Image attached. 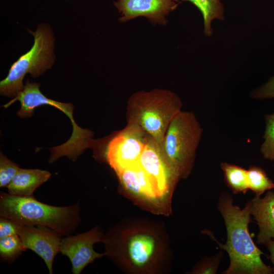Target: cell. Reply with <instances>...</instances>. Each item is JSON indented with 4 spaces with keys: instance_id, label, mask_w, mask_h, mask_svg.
Listing matches in <instances>:
<instances>
[{
    "instance_id": "obj_1",
    "label": "cell",
    "mask_w": 274,
    "mask_h": 274,
    "mask_svg": "<svg viewBox=\"0 0 274 274\" xmlns=\"http://www.w3.org/2000/svg\"><path fill=\"white\" fill-rule=\"evenodd\" d=\"M102 243L105 256L128 273H164L170 268L172 251L161 222L142 218L123 220L104 234Z\"/></svg>"
},
{
    "instance_id": "obj_2",
    "label": "cell",
    "mask_w": 274,
    "mask_h": 274,
    "mask_svg": "<svg viewBox=\"0 0 274 274\" xmlns=\"http://www.w3.org/2000/svg\"><path fill=\"white\" fill-rule=\"evenodd\" d=\"M217 207L223 218L227 232L224 245L217 242L228 253L230 263L223 274H272V267L261 259L264 255L253 242L249 231L252 222L249 202L241 209L233 204L232 195L225 192L219 196Z\"/></svg>"
},
{
    "instance_id": "obj_3",
    "label": "cell",
    "mask_w": 274,
    "mask_h": 274,
    "mask_svg": "<svg viewBox=\"0 0 274 274\" xmlns=\"http://www.w3.org/2000/svg\"><path fill=\"white\" fill-rule=\"evenodd\" d=\"M182 107L180 97L170 90L136 91L127 100L125 128L150 138L161 148L170 123Z\"/></svg>"
},
{
    "instance_id": "obj_4",
    "label": "cell",
    "mask_w": 274,
    "mask_h": 274,
    "mask_svg": "<svg viewBox=\"0 0 274 274\" xmlns=\"http://www.w3.org/2000/svg\"><path fill=\"white\" fill-rule=\"evenodd\" d=\"M79 200L66 207L49 205L34 196H19L1 192L0 216L22 226L42 225L67 236L74 233L81 221Z\"/></svg>"
},
{
    "instance_id": "obj_5",
    "label": "cell",
    "mask_w": 274,
    "mask_h": 274,
    "mask_svg": "<svg viewBox=\"0 0 274 274\" xmlns=\"http://www.w3.org/2000/svg\"><path fill=\"white\" fill-rule=\"evenodd\" d=\"M203 129L192 112L181 110L173 119L160 148L163 158L180 180L190 175Z\"/></svg>"
},
{
    "instance_id": "obj_6",
    "label": "cell",
    "mask_w": 274,
    "mask_h": 274,
    "mask_svg": "<svg viewBox=\"0 0 274 274\" xmlns=\"http://www.w3.org/2000/svg\"><path fill=\"white\" fill-rule=\"evenodd\" d=\"M40 86L39 83L29 82L28 79L22 90L2 107L6 109L15 101H19L21 107L17 115L22 118L31 117L34 114V110L43 105H50L61 111L70 119L73 132L67 142L54 147V151L59 157L66 156L75 161L86 149L90 148L93 132L89 129H83L77 124L73 118L74 106L72 104L61 102L47 97L40 91Z\"/></svg>"
},
{
    "instance_id": "obj_7",
    "label": "cell",
    "mask_w": 274,
    "mask_h": 274,
    "mask_svg": "<svg viewBox=\"0 0 274 274\" xmlns=\"http://www.w3.org/2000/svg\"><path fill=\"white\" fill-rule=\"evenodd\" d=\"M34 37L31 48L11 65L7 76L0 82V93L15 97L23 89V80L29 73L33 78L49 69L54 60V39L50 27L39 25L35 32L29 30Z\"/></svg>"
},
{
    "instance_id": "obj_8",
    "label": "cell",
    "mask_w": 274,
    "mask_h": 274,
    "mask_svg": "<svg viewBox=\"0 0 274 274\" xmlns=\"http://www.w3.org/2000/svg\"><path fill=\"white\" fill-rule=\"evenodd\" d=\"M120 191L134 202L156 214L168 215L172 212L159 197L151 179L139 163L116 174Z\"/></svg>"
},
{
    "instance_id": "obj_9",
    "label": "cell",
    "mask_w": 274,
    "mask_h": 274,
    "mask_svg": "<svg viewBox=\"0 0 274 274\" xmlns=\"http://www.w3.org/2000/svg\"><path fill=\"white\" fill-rule=\"evenodd\" d=\"M148 139L125 128L108 141L102 158L117 174L138 163Z\"/></svg>"
},
{
    "instance_id": "obj_10",
    "label": "cell",
    "mask_w": 274,
    "mask_h": 274,
    "mask_svg": "<svg viewBox=\"0 0 274 274\" xmlns=\"http://www.w3.org/2000/svg\"><path fill=\"white\" fill-rule=\"evenodd\" d=\"M138 163L151 179L159 197L171 209L173 193L180 179L165 162L159 146L150 138L147 139Z\"/></svg>"
},
{
    "instance_id": "obj_11",
    "label": "cell",
    "mask_w": 274,
    "mask_h": 274,
    "mask_svg": "<svg viewBox=\"0 0 274 274\" xmlns=\"http://www.w3.org/2000/svg\"><path fill=\"white\" fill-rule=\"evenodd\" d=\"M104 235L102 229L96 226L85 232L62 238L60 252L70 260L73 273L80 274L87 265L105 256L104 253H97L93 249L94 244L102 242Z\"/></svg>"
},
{
    "instance_id": "obj_12",
    "label": "cell",
    "mask_w": 274,
    "mask_h": 274,
    "mask_svg": "<svg viewBox=\"0 0 274 274\" xmlns=\"http://www.w3.org/2000/svg\"><path fill=\"white\" fill-rule=\"evenodd\" d=\"M182 0H116L114 6L119 14V21L126 22L139 17L147 18L153 24L165 25L167 16Z\"/></svg>"
},
{
    "instance_id": "obj_13",
    "label": "cell",
    "mask_w": 274,
    "mask_h": 274,
    "mask_svg": "<svg viewBox=\"0 0 274 274\" xmlns=\"http://www.w3.org/2000/svg\"><path fill=\"white\" fill-rule=\"evenodd\" d=\"M18 235L25 248L41 257L45 261L49 273H53L54 259L60 252L63 235L55 230L42 225L23 226Z\"/></svg>"
},
{
    "instance_id": "obj_14",
    "label": "cell",
    "mask_w": 274,
    "mask_h": 274,
    "mask_svg": "<svg viewBox=\"0 0 274 274\" xmlns=\"http://www.w3.org/2000/svg\"><path fill=\"white\" fill-rule=\"evenodd\" d=\"M249 202L251 214L259 228L256 242L264 245L274 239V192L268 190L263 197L255 196Z\"/></svg>"
},
{
    "instance_id": "obj_15",
    "label": "cell",
    "mask_w": 274,
    "mask_h": 274,
    "mask_svg": "<svg viewBox=\"0 0 274 274\" xmlns=\"http://www.w3.org/2000/svg\"><path fill=\"white\" fill-rule=\"evenodd\" d=\"M51 176L46 170L20 168L7 187L8 193L19 196H33L36 189Z\"/></svg>"
},
{
    "instance_id": "obj_16",
    "label": "cell",
    "mask_w": 274,
    "mask_h": 274,
    "mask_svg": "<svg viewBox=\"0 0 274 274\" xmlns=\"http://www.w3.org/2000/svg\"><path fill=\"white\" fill-rule=\"evenodd\" d=\"M191 3L201 12L203 20V32L206 36H212V23L214 20H224V8L221 0H182Z\"/></svg>"
},
{
    "instance_id": "obj_17",
    "label": "cell",
    "mask_w": 274,
    "mask_h": 274,
    "mask_svg": "<svg viewBox=\"0 0 274 274\" xmlns=\"http://www.w3.org/2000/svg\"><path fill=\"white\" fill-rule=\"evenodd\" d=\"M224 180L227 186L233 193L245 194L249 190L247 170L236 165L222 162L220 164Z\"/></svg>"
},
{
    "instance_id": "obj_18",
    "label": "cell",
    "mask_w": 274,
    "mask_h": 274,
    "mask_svg": "<svg viewBox=\"0 0 274 274\" xmlns=\"http://www.w3.org/2000/svg\"><path fill=\"white\" fill-rule=\"evenodd\" d=\"M247 179L249 190L254 192L256 196L260 197L266 191L274 189V182L260 167L250 166L247 169Z\"/></svg>"
},
{
    "instance_id": "obj_19",
    "label": "cell",
    "mask_w": 274,
    "mask_h": 274,
    "mask_svg": "<svg viewBox=\"0 0 274 274\" xmlns=\"http://www.w3.org/2000/svg\"><path fill=\"white\" fill-rule=\"evenodd\" d=\"M26 250L18 235L0 238V257L2 261L11 264Z\"/></svg>"
},
{
    "instance_id": "obj_20",
    "label": "cell",
    "mask_w": 274,
    "mask_h": 274,
    "mask_svg": "<svg viewBox=\"0 0 274 274\" xmlns=\"http://www.w3.org/2000/svg\"><path fill=\"white\" fill-rule=\"evenodd\" d=\"M264 118L266 128L260 151L264 159L274 161V113L266 115Z\"/></svg>"
},
{
    "instance_id": "obj_21",
    "label": "cell",
    "mask_w": 274,
    "mask_h": 274,
    "mask_svg": "<svg viewBox=\"0 0 274 274\" xmlns=\"http://www.w3.org/2000/svg\"><path fill=\"white\" fill-rule=\"evenodd\" d=\"M224 256V252L220 251L216 254L206 257L196 264L189 273L215 274Z\"/></svg>"
},
{
    "instance_id": "obj_22",
    "label": "cell",
    "mask_w": 274,
    "mask_h": 274,
    "mask_svg": "<svg viewBox=\"0 0 274 274\" xmlns=\"http://www.w3.org/2000/svg\"><path fill=\"white\" fill-rule=\"evenodd\" d=\"M20 169V166L9 160L2 152L0 154V187H7Z\"/></svg>"
},
{
    "instance_id": "obj_23",
    "label": "cell",
    "mask_w": 274,
    "mask_h": 274,
    "mask_svg": "<svg viewBox=\"0 0 274 274\" xmlns=\"http://www.w3.org/2000/svg\"><path fill=\"white\" fill-rule=\"evenodd\" d=\"M250 96L255 99L274 98V76L265 84L251 91Z\"/></svg>"
},
{
    "instance_id": "obj_24",
    "label": "cell",
    "mask_w": 274,
    "mask_h": 274,
    "mask_svg": "<svg viewBox=\"0 0 274 274\" xmlns=\"http://www.w3.org/2000/svg\"><path fill=\"white\" fill-rule=\"evenodd\" d=\"M22 226L11 219L1 217L0 238L18 235Z\"/></svg>"
},
{
    "instance_id": "obj_25",
    "label": "cell",
    "mask_w": 274,
    "mask_h": 274,
    "mask_svg": "<svg viewBox=\"0 0 274 274\" xmlns=\"http://www.w3.org/2000/svg\"><path fill=\"white\" fill-rule=\"evenodd\" d=\"M264 245L269 252V258L273 264L272 269L274 272V239L267 241Z\"/></svg>"
}]
</instances>
